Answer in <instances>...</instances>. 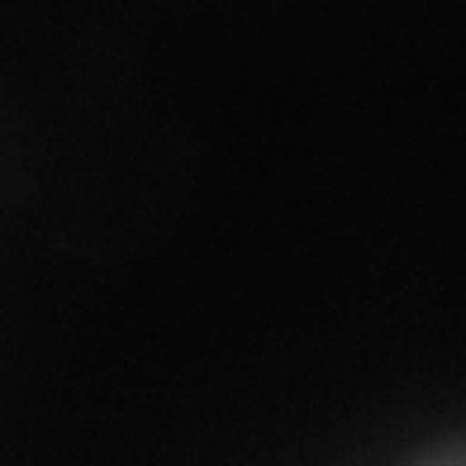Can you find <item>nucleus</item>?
Listing matches in <instances>:
<instances>
[]
</instances>
